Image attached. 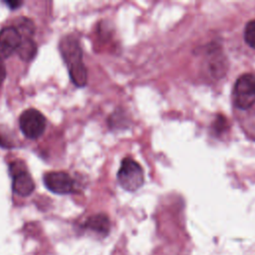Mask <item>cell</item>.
Listing matches in <instances>:
<instances>
[{
	"instance_id": "6da1fadb",
	"label": "cell",
	"mask_w": 255,
	"mask_h": 255,
	"mask_svg": "<svg viewBox=\"0 0 255 255\" xmlns=\"http://www.w3.org/2000/svg\"><path fill=\"white\" fill-rule=\"evenodd\" d=\"M59 50L73 84L79 88L85 87L88 82V72L83 62V51L79 40L74 35H67L61 39Z\"/></svg>"
},
{
	"instance_id": "ba28073f",
	"label": "cell",
	"mask_w": 255,
	"mask_h": 255,
	"mask_svg": "<svg viewBox=\"0 0 255 255\" xmlns=\"http://www.w3.org/2000/svg\"><path fill=\"white\" fill-rule=\"evenodd\" d=\"M83 227L105 236L110 231L111 223L109 217L106 214L99 213L88 217L87 220L84 222Z\"/></svg>"
},
{
	"instance_id": "5bb4252c",
	"label": "cell",
	"mask_w": 255,
	"mask_h": 255,
	"mask_svg": "<svg viewBox=\"0 0 255 255\" xmlns=\"http://www.w3.org/2000/svg\"><path fill=\"white\" fill-rule=\"evenodd\" d=\"M6 78V67L3 60H0V87Z\"/></svg>"
},
{
	"instance_id": "30bf717a",
	"label": "cell",
	"mask_w": 255,
	"mask_h": 255,
	"mask_svg": "<svg viewBox=\"0 0 255 255\" xmlns=\"http://www.w3.org/2000/svg\"><path fill=\"white\" fill-rule=\"evenodd\" d=\"M16 29L18 30L22 38H32L35 27L32 20H30L29 18L22 17L17 21Z\"/></svg>"
},
{
	"instance_id": "9c48e42d",
	"label": "cell",
	"mask_w": 255,
	"mask_h": 255,
	"mask_svg": "<svg viewBox=\"0 0 255 255\" xmlns=\"http://www.w3.org/2000/svg\"><path fill=\"white\" fill-rule=\"evenodd\" d=\"M37 50V44L32 38H22L16 53L23 61H30L36 56Z\"/></svg>"
},
{
	"instance_id": "3957f363",
	"label": "cell",
	"mask_w": 255,
	"mask_h": 255,
	"mask_svg": "<svg viewBox=\"0 0 255 255\" xmlns=\"http://www.w3.org/2000/svg\"><path fill=\"white\" fill-rule=\"evenodd\" d=\"M118 180L124 189L131 192L137 190L144 181L142 167L131 158H124L118 171Z\"/></svg>"
},
{
	"instance_id": "7a4b0ae2",
	"label": "cell",
	"mask_w": 255,
	"mask_h": 255,
	"mask_svg": "<svg viewBox=\"0 0 255 255\" xmlns=\"http://www.w3.org/2000/svg\"><path fill=\"white\" fill-rule=\"evenodd\" d=\"M233 103L240 110H248L255 104V75H241L233 88Z\"/></svg>"
},
{
	"instance_id": "277c9868",
	"label": "cell",
	"mask_w": 255,
	"mask_h": 255,
	"mask_svg": "<svg viewBox=\"0 0 255 255\" xmlns=\"http://www.w3.org/2000/svg\"><path fill=\"white\" fill-rule=\"evenodd\" d=\"M9 173L12 177V190L15 194L26 197L35 189V182L22 160H14L9 164Z\"/></svg>"
},
{
	"instance_id": "8fae6325",
	"label": "cell",
	"mask_w": 255,
	"mask_h": 255,
	"mask_svg": "<svg viewBox=\"0 0 255 255\" xmlns=\"http://www.w3.org/2000/svg\"><path fill=\"white\" fill-rule=\"evenodd\" d=\"M16 146V139L13 132L4 126H0V147L13 148Z\"/></svg>"
},
{
	"instance_id": "4fadbf2b",
	"label": "cell",
	"mask_w": 255,
	"mask_h": 255,
	"mask_svg": "<svg viewBox=\"0 0 255 255\" xmlns=\"http://www.w3.org/2000/svg\"><path fill=\"white\" fill-rule=\"evenodd\" d=\"M214 127H215L214 128L215 130L220 133L222 130H224L226 128V121H225V119L222 116H218V119H217Z\"/></svg>"
},
{
	"instance_id": "52a82bcc",
	"label": "cell",
	"mask_w": 255,
	"mask_h": 255,
	"mask_svg": "<svg viewBox=\"0 0 255 255\" xmlns=\"http://www.w3.org/2000/svg\"><path fill=\"white\" fill-rule=\"evenodd\" d=\"M22 41V36L15 26H7L0 30V60L9 58L15 53Z\"/></svg>"
},
{
	"instance_id": "7c38bea8",
	"label": "cell",
	"mask_w": 255,
	"mask_h": 255,
	"mask_svg": "<svg viewBox=\"0 0 255 255\" xmlns=\"http://www.w3.org/2000/svg\"><path fill=\"white\" fill-rule=\"evenodd\" d=\"M244 40L248 46L255 49V19L246 24L244 29Z\"/></svg>"
},
{
	"instance_id": "5b68a950",
	"label": "cell",
	"mask_w": 255,
	"mask_h": 255,
	"mask_svg": "<svg viewBox=\"0 0 255 255\" xmlns=\"http://www.w3.org/2000/svg\"><path fill=\"white\" fill-rule=\"evenodd\" d=\"M46 118L36 109L25 110L19 118V127L22 133L30 139L40 137L46 129Z\"/></svg>"
},
{
	"instance_id": "8992f818",
	"label": "cell",
	"mask_w": 255,
	"mask_h": 255,
	"mask_svg": "<svg viewBox=\"0 0 255 255\" xmlns=\"http://www.w3.org/2000/svg\"><path fill=\"white\" fill-rule=\"evenodd\" d=\"M45 186L56 194H69L75 189V181L65 171H48L43 176Z\"/></svg>"
},
{
	"instance_id": "9a60e30c",
	"label": "cell",
	"mask_w": 255,
	"mask_h": 255,
	"mask_svg": "<svg viewBox=\"0 0 255 255\" xmlns=\"http://www.w3.org/2000/svg\"><path fill=\"white\" fill-rule=\"evenodd\" d=\"M7 6H9V8L10 9H17L19 6H21L22 4H23V2H21V1H6V2H4Z\"/></svg>"
}]
</instances>
